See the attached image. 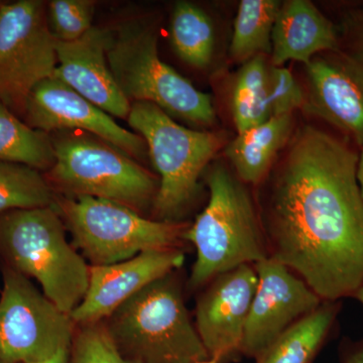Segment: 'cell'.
I'll return each instance as SVG.
<instances>
[{
	"label": "cell",
	"instance_id": "obj_1",
	"mask_svg": "<svg viewBox=\"0 0 363 363\" xmlns=\"http://www.w3.org/2000/svg\"><path fill=\"white\" fill-rule=\"evenodd\" d=\"M357 155L326 131L296 133L272 182L269 257L334 302L363 286V200Z\"/></svg>",
	"mask_w": 363,
	"mask_h": 363
},
{
	"label": "cell",
	"instance_id": "obj_2",
	"mask_svg": "<svg viewBox=\"0 0 363 363\" xmlns=\"http://www.w3.org/2000/svg\"><path fill=\"white\" fill-rule=\"evenodd\" d=\"M157 42L156 23L147 18L108 28L107 61L119 89L130 104L149 102L190 125L212 126V97L160 58Z\"/></svg>",
	"mask_w": 363,
	"mask_h": 363
},
{
	"label": "cell",
	"instance_id": "obj_3",
	"mask_svg": "<svg viewBox=\"0 0 363 363\" xmlns=\"http://www.w3.org/2000/svg\"><path fill=\"white\" fill-rule=\"evenodd\" d=\"M0 257L6 267L37 279L45 297L67 314L85 297L90 267L67 240L55 206L0 213Z\"/></svg>",
	"mask_w": 363,
	"mask_h": 363
},
{
	"label": "cell",
	"instance_id": "obj_4",
	"mask_svg": "<svg viewBox=\"0 0 363 363\" xmlns=\"http://www.w3.org/2000/svg\"><path fill=\"white\" fill-rule=\"evenodd\" d=\"M209 201L182 238L194 245L197 259L192 286L241 266L267 259L259 216L250 193L226 167L215 162L206 171Z\"/></svg>",
	"mask_w": 363,
	"mask_h": 363
},
{
	"label": "cell",
	"instance_id": "obj_5",
	"mask_svg": "<svg viewBox=\"0 0 363 363\" xmlns=\"http://www.w3.org/2000/svg\"><path fill=\"white\" fill-rule=\"evenodd\" d=\"M104 324L121 354L131 362L197 363L209 359L171 274L126 300Z\"/></svg>",
	"mask_w": 363,
	"mask_h": 363
},
{
	"label": "cell",
	"instance_id": "obj_6",
	"mask_svg": "<svg viewBox=\"0 0 363 363\" xmlns=\"http://www.w3.org/2000/svg\"><path fill=\"white\" fill-rule=\"evenodd\" d=\"M128 121L147 143L160 175L155 214L161 221L175 222L198 194L200 176L225 147V136L185 128L149 102L131 104Z\"/></svg>",
	"mask_w": 363,
	"mask_h": 363
},
{
	"label": "cell",
	"instance_id": "obj_7",
	"mask_svg": "<svg viewBox=\"0 0 363 363\" xmlns=\"http://www.w3.org/2000/svg\"><path fill=\"white\" fill-rule=\"evenodd\" d=\"M50 136L55 164L45 177L52 188L73 197L109 200L136 212L152 205L157 179L123 150L84 131H56Z\"/></svg>",
	"mask_w": 363,
	"mask_h": 363
},
{
	"label": "cell",
	"instance_id": "obj_8",
	"mask_svg": "<svg viewBox=\"0 0 363 363\" xmlns=\"http://www.w3.org/2000/svg\"><path fill=\"white\" fill-rule=\"evenodd\" d=\"M55 207L93 266L172 248L187 229L177 222L150 220L123 204L90 196L57 197Z\"/></svg>",
	"mask_w": 363,
	"mask_h": 363
},
{
	"label": "cell",
	"instance_id": "obj_9",
	"mask_svg": "<svg viewBox=\"0 0 363 363\" xmlns=\"http://www.w3.org/2000/svg\"><path fill=\"white\" fill-rule=\"evenodd\" d=\"M56 45L45 2L0 4V102L16 116H23L33 88L54 75Z\"/></svg>",
	"mask_w": 363,
	"mask_h": 363
},
{
	"label": "cell",
	"instance_id": "obj_10",
	"mask_svg": "<svg viewBox=\"0 0 363 363\" xmlns=\"http://www.w3.org/2000/svg\"><path fill=\"white\" fill-rule=\"evenodd\" d=\"M75 322L28 277L6 267L0 297V355L13 363L45 362L70 350Z\"/></svg>",
	"mask_w": 363,
	"mask_h": 363
},
{
	"label": "cell",
	"instance_id": "obj_11",
	"mask_svg": "<svg viewBox=\"0 0 363 363\" xmlns=\"http://www.w3.org/2000/svg\"><path fill=\"white\" fill-rule=\"evenodd\" d=\"M257 286L241 352L257 358L289 328L318 309L321 298L289 267L272 257L255 264Z\"/></svg>",
	"mask_w": 363,
	"mask_h": 363
},
{
	"label": "cell",
	"instance_id": "obj_12",
	"mask_svg": "<svg viewBox=\"0 0 363 363\" xmlns=\"http://www.w3.org/2000/svg\"><path fill=\"white\" fill-rule=\"evenodd\" d=\"M23 117L28 126L48 135L62 130L84 131L116 145L138 162L149 156L142 136L119 125L112 116L55 75L33 88Z\"/></svg>",
	"mask_w": 363,
	"mask_h": 363
},
{
	"label": "cell",
	"instance_id": "obj_13",
	"mask_svg": "<svg viewBox=\"0 0 363 363\" xmlns=\"http://www.w3.org/2000/svg\"><path fill=\"white\" fill-rule=\"evenodd\" d=\"M252 267L222 274L203 294L196 309V325L209 358L217 362L241 352L243 333L257 286Z\"/></svg>",
	"mask_w": 363,
	"mask_h": 363
},
{
	"label": "cell",
	"instance_id": "obj_14",
	"mask_svg": "<svg viewBox=\"0 0 363 363\" xmlns=\"http://www.w3.org/2000/svg\"><path fill=\"white\" fill-rule=\"evenodd\" d=\"M304 108L363 147V64L342 52L318 56L305 66Z\"/></svg>",
	"mask_w": 363,
	"mask_h": 363
},
{
	"label": "cell",
	"instance_id": "obj_15",
	"mask_svg": "<svg viewBox=\"0 0 363 363\" xmlns=\"http://www.w3.org/2000/svg\"><path fill=\"white\" fill-rule=\"evenodd\" d=\"M184 260L183 252L164 248L116 264L91 266L87 292L71 312L72 320L79 325L104 321L136 293L183 266Z\"/></svg>",
	"mask_w": 363,
	"mask_h": 363
},
{
	"label": "cell",
	"instance_id": "obj_16",
	"mask_svg": "<svg viewBox=\"0 0 363 363\" xmlns=\"http://www.w3.org/2000/svg\"><path fill=\"white\" fill-rule=\"evenodd\" d=\"M108 28L92 26L74 42L57 40L55 76L111 116L128 119L131 104L116 82L106 56Z\"/></svg>",
	"mask_w": 363,
	"mask_h": 363
},
{
	"label": "cell",
	"instance_id": "obj_17",
	"mask_svg": "<svg viewBox=\"0 0 363 363\" xmlns=\"http://www.w3.org/2000/svg\"><path fill=\"white\" fill-rule=\"evenodd\" d=\"M337 28L309 0L281 4L272 33V66L295 61L308 65L323 52H337Z\"/></svg>",
	"mask_w": 363,
	"mask_h": 363
},
{
	"label": "cell",
	"instance_id": "obj_18",
	"mask_svg": "<svg viewBox=\"0 0 363 363\" xmlns=\"http://www.w3.org/2000/svg\"><path fill=\"white\" fill-rule=\"evenodd\" d=\"M293 131V116H272L266 123L250 128L224 147V154L235 169L236 175L245 183L264 180Z\"/></svg>",
	"mask_w": 363,
	"mask_h": 363
},
{
	"label": "cell",
	"instance_id": "obj_19",
	"mask_svg": "<svg viewBox=\"0 0 363 363\" xmlns=\"http://www.w3.org/2000/svg\"><path fill=\"white\" fill-rule=\"evenodd\" d=\"M337 306L328 302L284 332L259 357L257 363H310L330 330Z\"/></svg>",
	"mask_w": 363,
	"mask_h": 363
},
{
	"label": "cell",
	"instance_id": "obj_20",
	"mask_svg": "<svg viewBox=\"0 0 363 363\" xmlns=\"http://www.w3.org/2000/svg\"><path fill=\"white\" fill-rule=\"evenodd\" d=\"M169 38L177 56L189 66L205 69L213 60V21L197 4L177 2L172 13Z\"/></svg>",
	"mask_w": 363,
	"mask_h": 363
},
{
	"label": "cell",
	"instance_id": "obj_21",
	"mask_svg": "<svg viewBox=\"0 0 363 363\" xmlns=\"http://www.w3.org/2000/svg\"><path fill=\"white\" fill-rule=\"evenodd\" d=\"M267 77L269 66L264 55L248 60L236 74L230 106L238 135L266 123L272 116Z\"/></svg>",
	"mask_w": 363,
	"mask_h": 363
},
{
	"label": "cell",
	"instance_id": "obj_22",
	"mask_svg": "<svg viewBox=\"0 0 363 363\" xmlns=\"http://www.w3.org/2000/svg\"><path fill=\"white\" fill-rule=\"evenodd\" d=\"M281 4L278 0H241L229 47L233 61L243 64L271 52L272 28Z\"/></svg>",
	"mask_w": 363,
	"mask_h": 363
},
{
	"label": "cell",
	"instance_id": "obj_23",
	"mask_svg": "<svg viewBox=\"0 0 363 363\" xmlns=\"http://www.w3.org/2000/svg\"><path fill=\"white\" fill-rule=\"evenodd\" d=\"M0 161L49 171L55 164L51 136L33 130L0 102Z\"/></svg>",
	"mask_w": 363,
	"mask_h": 363
},
{
	"label": "cell",
	"instance_id": "obj_24",
	"mask_svg": "<svg viewBox=\"0 0 363 363\" xmlns=\"http://www.w3.org/2000/svg\"><path fill=\"white\" fill-rule=\"evenodd\" d=\"M56 195L38 169L0 161V213L55 206Z\"/></svg>",
	"mask_w": 363,
	"mask_h": 363
},
{
	"label": "cell",
	"instance_id": "obj_25",
	"mask_svg": "<svg viewBox=\"0 0 363 363\" xmlns=\"http://www.w3.org/2000/svg\"><path fill=\"white\" fill-rule=\"evenodd\" d=\"M52 35L58 42L82 38L92 28L95 2L90 0H52L48 6Z\"/></svg>",
	"mask_w": 363,
	"mask_h": 363
},
{
	"label": "cell",
	"instance_id": "obj_26",
	"mask_svg": "<svg viewBox=\"0 0 363 363\" xmlns=\"http://www.w3.org/2000/svg\"><path fill=\"white\" fill-rule=\"evenodd\" d=\"M80 326L72 342L70 363H135L121 354L104 322Z\"/></svg>",
	"mask_w": 363,
	"mask_h": 363
},
{
	"label": "cell",
	"instance_id": "obj_27",
	"mask_svg": "<svg viewBox=\"0 0 363 363\" xmlns=\"http://www.w3.org/2000/svg\"><path fill=\"white\" fill-rule=\"evenodd\" d=\"M269 98L272 116H290L304 108L306 94L302 86L285 67H269Z\"/></svg>",
	"mask_w": 363,
	"mask_h": 363
},
{
	"label": "cell",
	"instance_id": "obj_28",
	"mask_svg": "<svg viewBox=\"0 0 363 363\" xmlns=\"http://www.w3.org/2000/svg\"><path fill=\"white\" fill-rule=\"evenodd\" d=\"M342 33L347 43L346 54L363 64V9L346 14Z\"/></svg>",
	"mask_w": 363,
	"mask_h": 363
},
{
	"label": "cell",
	"instance_id": "obj_29",
	"mask_svg": "<svg viewBox=\"0 0 363 363\" xmlns=\"http://www.w3.org/2000/svg\"><path fill=\"white\" fill-rule=\"evenodd\" d=\"M70 350L60 351L58 354L55 355L54 357L50 359L45 360V362L37 363H70Z\"/></svg>",
	"mask_w": 363,
	"mask_h": 363
},
{
	"label": "cell",
	"instance_id": "obj_30",
	"mask_svg": "<svg viewBox=\"0 0 363 363\" xmlns=\"http://www.w3.org/2000/svg\"><path fill=\"white\" fill-rule=\"evenodd\" d=\"M357 182L358 186H359L360 194H362L363 200V147L359 157H358Z\"/></svg>",
	"mask_w": 363,
	"mask_h": 363
},
{
	"label": "cell",
	"instance_id": "obj_31",
	"mask_svg": "<svg viewBox=\"0 0 363 363\" xmlns=\"http://www.w3.org/2000/svg\"><path fill=\"white\" fill-rule=\"evenodd\" d=\"M348 363H363V350L357 352V354L353 355Z\"/></svg>",
	"mask_w": 363,
	"mask_h": 363
},
{
	"label": "cell",
	"instance_id": "obj_32",
	"mask_svg": "<svg viewBox=\"0 0 363 363\" xmlns=\"http://www.w3.org/2000/svg\"><path fill=\"white\" fill-rule=\"evenodd\" d=\"M353 296H354V297L357 298L363 306V286L359 289V290H357Z\"/></svg>",
	"mask_w": 363,
	"mask_h": 363
},
{
	"label": "cell",
	"instance_id": "obj_33",
	"mask_svg": "<svg viewBox=\"0 0 363 363\" xmlns=\"http://www.w3.org/2000/svg\"><path fill=\"white\" fill-rule=\"evenodd\" d=\"M197 363H218L216 362V360L211 359V358H209V359L203 360V362H199Z\"/></svg>",
	"mask_w": 363,
	"mask_h": 363
},
{
	"label": "cell",
	"instance_id": "obj_34",
	"mask_svg": "<svg viewBox=\"0 0 363 363\" xmlns=\"http://www.w3.org/2000/svg\"><path fill=\"white\" fill-rule=\"evenodd\" d=\"M0 363H13L11 362H9V360H6V358H4L0 355Z\"/></svg>",
	"mask_w": 363,
	"mask_h": 363
}]
</instances>
